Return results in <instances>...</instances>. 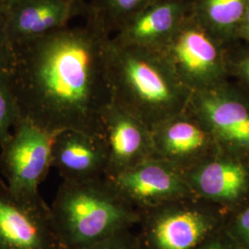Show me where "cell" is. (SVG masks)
<instances>
[{
  "instance_id": "52a82bcc",
  "label": "cell",
  "mask_w": 249,
  "mask_h": 249,
  "mask_svg": "<svg viewBox=\"0 0 249 249\" xmlns=\"http://www.w3.org/2000/svg\"><path fill=\"white\" fill-rule=\"evenodd\" d=\"M0 249H66L40 194H16L1 178Z\"/></svg>"
},
{
  "instance_id": "8fae6325",
  "label": "cell",
  "mask_w": 249,
  "mask_h": 249,
  "mask_svg": "<svg viewBox=\"0 0 249 249\" xmlns=\"http://www.w3.org/2000/svg\"><path fill=\"white\" fill-rule=\"evenodd\" d=\"M154 157L186 174L219 151L204 124L188 109L151 128Z\"/></svg>"
},
{
  "instance_id": "7402d4cb",
  "label": "cell",
  "mask_w": 249,
  "mask_h": 249,
  "mask_svg": "<svg viewBox=\"0 0 249 249\" xmlns=\"http://www.w3.org/2000/svg\"><path fill=\"white\" fill-rule=\"evenodd\" d=\"M13 59V47L7 32L6 14L0 9V75L9 73Z\"/></svg>"
},
{
  "instance_id": "603a6c76",
  "label": "cell",
  "mask_w": 249,
  "mask_h": 249,
  "mask_svg": "<svg viewBox=\"0 0 249 249\" xmlns=\"http://www.w3.org/2000/svg\"><path fill=\"white\" fill-rule=\"evenodd\" d=\"M198 249H237L230 240L225 236L222 231L213 236L210 240L207 241L203 246Z\"/></svg>"
},
{
  "instance_id": "4fadbf2b",
  "label": "cell",
  "mask_w": 249,
  "mask_h": 249,
  "mask_svg": "<svg viewBox=\"0 0 249 249\" xmlns=\"http://www.w3.org/2000/svg\"><path fill=\"white\" fill-rule=\"evenodd\" d=\"M52 167L63 181L86 182L107 177L108 153L102 136L78 130L53 134Z\"/></svg>"
},
{
  "instance_id": "5b68a950",
  "label": "cell",
  "mask_w": 249,
  "mask_h": 249,
  "mask_svg": "<svg viewBox=\"0 0 249 249\" xmlns=\"http://www.w3.org/2000/svg\"><path fill=\"white\" fill-rule=\"evenodd\" d=\"M230 48L191 11L160 51L181 82L196 92L230 80Z\"/></svg>"
},
{
  "instance_id": "30bf717a",
  "label": "cell",
  "mask_w": 249,
  "mask_h": 249,
  "mask_svg": "<svg viewBox=\"0 0 249 249\" xmlns=\"http://www.w3.org/2000/svg\"><path fill=\"white\" fill-rule=\"evenodd\" d=\"M109 179L141 215L160 205L194 196L186 175L157 157Z\"/></svg>"
},
{
  "instance_id": "7c38bea8",
  "label": "cell",
  "mask_w": 249,
  "mask_h": 249,
  "mask_svg": "<svg viewBox=\"0 0 249 249\" xmlns=\"http://www.w3.org/2000/svg\"><path fill=\"white\" fill-rule=\"evenodd\" d=\"M102 137L108 153L107 178L154 157L151 128L113 103L103 116Z\"/></svg>"
},
{
  "instance_id": "44dd1931",
  "label": "cell",
  "mask_w": 249,
  "mask_h": 249,
  "mask_svg": "<svg viewBox=\"0 0 249 249\" xmlns=\"http://www.w3.org/2000/svg\"><path fill=\"white\" fill-rule=\"evenodd\" d=\"M81 249H145L138 233L131 230L118 232L115 235L100 241L91 246Z\"/></svg>"
},
{
  "instance_id": "ba28073f",
  "label": "cell",
  "mask_w": 249,
  "mask_h": 249,
  "mask_svg": "<svg viewBox=\"0 0 249 249\" xmlns=\"http://www.w3.org/2000/svg\"><path fill=\"white\" fill-rule=\"evenodd\" d=\"M50 134L20 117L0 145V170L9 189L16 194L39 193V186L52 167Z\"/></svg>"
},
{
  "instance_id": "9c48e42d",
  "label": "cell",
  "mask_w": 249,
  "mask_h": 249,
  "mask_svg": "<svg viewBox=\"0 0 249 249\" xmlns=\"http://www.w3.org/2000/svg\"><path fill=\"white\" fill-rule=\"evenodd\" d=\"M193 195L226 214L249 201V159L220 150L186 174Z\"/></svg>"
},
{
  "instance_id": "e0dca14e",
  "label": "cell",
  "mask_w": 249,
  "mask_h": 249,
  "mask_svg": "<svg viewBox=\"0 0 249 249\" xmlns=\"http://www.w3.org/2000/svg\"><path fill=\"white\" fill-rule=\"evenodd\" d=\"M159 0H89L84 17L113 36L126 20Z\"/></svg>"
},
{
  "instance_id": "5bb4252c",
  "label": "cell",
  "mask_w": 249,
  "mask_h": 249,
  "mask_svg": "<svg viewBox=\"0 0 249 249\" xmlns=\"http://www.w3.org/2000/svg\"><path fill=\"white\" fill-rule=\"evenodd\" d=\"M193 0H159L126 20L112 37L116 44L160 50L192 11Z\"/></svg>"
},
{
  "instance_id": "ffe728a7",
  "label": "cell",
  "mask_w": 249,
  "mask_h": 249,
  "mask_svg": "<svg viewBox=\"0 0 249 249\" xmlns=\"http://www.w3.org/2000/svg\"><path fill=\"white\" fill-rule=\"evenodd\" d=\"M229 78L249 94V48L242 43L230 48Z\"/></svg>"
},
{
  "instance_id": "3957f363",
  "label": "cell",
  "mask_w": 249,
  "mask_h": 249,
  "mask_svg": "<svg viewBox=\"0 0 249 249\" xmlns=\"http://www.w3.org/2000/svg\"><path fill=\"white\" fill-rule=\"evenodd\" d=\"M51 210L66 249H84L132 230L142 216L107 177L86 182L63 181Z\"/></svg>"
},
{
  "instance_id": "cb8c5ba5",
  "label": "cell",
  "mask_w": 249,
  "mask_h": 249,
  "mask_svg": "<svg viewBox=\"0 0 249 249\" xmlns=\"http://www.w3.org/2000/svg\"><path fill=\"white\" fill-rule=\"evenodd\" d=\"M238 41L249 48V6L241 23L238 33Z\"/></svg>"
},
{
  "instance_id": "484cf974",
  "label": "cell",
  "mask_w": 249,
  "mask_h": 249,
  "mask_svg": "<svg viewBox=\"0 0 249 249\" xmlns=\"http://www.w3.org/2000/svg\"><path fill=\"white\" fill-rule=\"evenodd\" d=\"M66 1H71V2H78V3H84L86 0H66Z\"/></svg>"
},
{
  "instance_id": "8992f818",
  "label": "cell",
  "mask_w": 249,
  "mask_h": 249,
  "mask_svg": "<svg viewBox=\"0 0 249 249\" xmlns=\"http://www.w3.org/2000/svg\"><path fill=\"white\" fill-rule=\"evenodd\" d=\"M187 109L204 124L220 150L249 159V94L231 80L192 92Z\"/></svg>"
},
{
  "instance_id": "277c9868",
  "label": "cell",
  "mask_w": 249,
  "mask_h": 249,
  "mask_svg": "<svg viewBox=\"0 0 249 249\" xmlns=\"http://www.w3.org/2000/svg\"><path fill=\"white\" fill-rule=\"evenodd\" d=\"M226 213L195 196L144 212L138 235L145 249H198L222 231Z\"/></svg>"
},
{
  "instance_id": "2e32d148",
  "label": "cell",
  "mask_w": 249,
  "mask_h": 249,
  "mask_svg": "<svg viewBox=\"0 0 249 249\" xmlns=\"http://www.w3.org/2000/svg\"><path fill=\"white\" fill-rule=\"evenodd\" d=\"M249 0H193L192 13L225 45H236Z\"/></svg>"
},
{
  "instance_id": "9a60e30c",
  "label": "cell",
  "mask_w": 249,
  "mask_h": 249,
  "mask_svg": "<svg viewBox=\"0 0 249 249\" xmlns=\"http://www.w3.org/2000/svg\"><path fill=\"white\" fill-rule=\"evenodd\" d=\"M86 2L33 0L6 12L7 32L12 46L20 45L69 26L71 20L84 15Z\"/></svg>"
},
{
  "instance_id": "d4e9b609",
  "label": "cell",
  "mask_w": 249,
  "mask_h": 249,
  "mask_svg": "<svg viewBox=\"0 0 249 249\" xmlns=\"http://www.w3.org/2000/svg\"><path fill=\"white\" fill-rule=\"evenodd\" d=\"M33 0H0V9L5 13L16 9Z\"/></svg>"
},
{
  "instance_id": "ac0fdd59",
  "label": "cell",
  "mask_w": 249,
  "mask_h": 249,
  "mask_svg": "<svg viewBox=\"0 0 249 249\" xmlns=\"http://www.w3.org/2000/svg\"><path fill=\"white\" fill-rule=\"evenodd\" d=\"M16 98L9 85L8 73L0 75V145L20 118Z\"/></svg>"
},
{
  "instance_id": "d6986e66",
  "label": "cell",
  "mask_w": 249,
  "mask_h": 249,
  "mask_svg": "<svg viewBox=\"0 0 249 249\" xmlns=\"http://www.w3.org/2000/svg\"><path fill=\"white\" fill-rule=\"evenodd\" d=\"M223 233L237 249H249V201L225 215Z\"/></svg>"
},
{
  "instance_id": "7a4b0ae2",
  "label": "cell",
  "mask_w": 249,
  "mask_h": 249,
  "mask_svg": "<svg viewBox=\"0 0 249 249\" xmlns=\"http://www.w3.org/2000/svg\"><path fill=\"white\" fill-rule=\"evenodd\" d=\"M107 70L113 104L150 128L185 112L192 91L160 50L109 41Z\"/></svg>"
},
{
  "instance_id": "6da1fadb",
  "label": "cell",
  "mask_w": 249,
  "mask_h": 249,
  "mask_svg": "<svg viewBox=\"0 0 249 249\" xmlns=\"http://www.w3.org/2000/svg\"><path fill=\"white\" fill-rule=\"evenodd\" d=\"M111 36L85 18L13 47L9 85L20 116L50 134L78 130L102 136L113 103L107 48Z\"/></svg>"
}]
</instances>
